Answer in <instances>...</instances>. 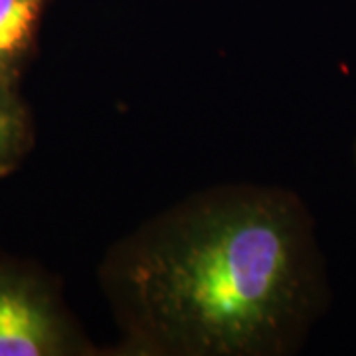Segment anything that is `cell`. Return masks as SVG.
<instances>
[{
    "instance_id": "obj_1",
    "label": "cell",
    "mask_w": 356,
    "mask_h": 356,
    "mask_svg": "<svg viewBox=\"0 0 356 356\" xmlns=\"http://www.w3.org/2000/svg\"><path fill=\"white\" fill-rule=\"evenodd\" d=\"M99 283L127 356H287L331 289L305 202L226 184L166 208L105 254Z\"/></svg>"
},
{
    "instance_id": "obj_2",
    "label": "cell",
    "mask_w": 356,
    "mask_h": 356,
    "mask_svg": "<svg viewBox=\"0 0 356 356\" xmlns=\"http://www.w3.org/2000/svg\"><path fill=\"white\" fill-rule=\"evenodd\" d=\"M102 355L40 267L0 254V356Z\"/></svg>"
},
{
    "instance_id": "obj_3",
    "label": "cell",
    "mask_w": 356,
    "mask_h": 356,
    "mask_svg": "<svg viewBox=\"0 0 356 356\" xmlns=\"http://www.w3.org/2000/svg\"><path fill=\"white\" fill-rule=\"evenodd\" d=\"M48 0H0V76L18 81L36 46Z\"/></svg>"
},
{
    "instance_id": "obj_4",
    "label": "cell",
    "mask_w": 356,
    "mask_h": 356,
    "mask_svg": "<svg viewBox=\"0 0 356 356\" xmlns=\"http://www.w3.org/2000/svg\"><path fill=\"white\" fill-rule=\"evenodd\" d=\"M34 143L32 115L18 91V81L0 76V177L22 163Z\"/></svg>"
},
{
    "instance_id": "obj_5",
    "label": "cell",
    "mask_w": 356,
    "mask_h": 356,
    "mask_svg": "<svg viewBox=\"0 0 356 356\" xmlns=\"http://www.w3.org/2000/svg\"><path fill=\"white\" fill-rule=\"evenodd\" d=\"M355 168H356V147H355Z\"/></svg>"
}]
</instances>
